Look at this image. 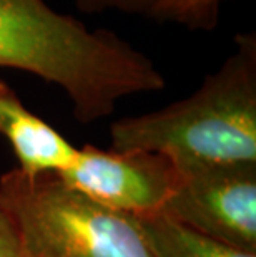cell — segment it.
<instances>
[{"label": "cell", "mask_w": 256, "mask_h": 257, "mask_svg": "<svg viewBox=\"0 0 256 257\" xmlns=\"http://www.w3.org/2000/svg\"><path fill=\"white\" fill-rule=\"evenodd\" d=\"M0 67L58 85L81 124L112 114L120 98L165 86L155 63L128 42L89 30L45 0H0Z\"/></svg>", "instance_id": "1"}, {"label": "cell", "mask_w": 256, "mask_h": 257, "mask_svg": "<svg viewBox=\"0 0 256 257\" xmlns=\"http://www.w3.org/2000/svg\"><path fill=\"white\" fill-rule=\"evenodd\" d=\"M235 42L236 52L192 96L113 123L110 150L165 153L178 166L256 163V35Z\"/></svg>", "instance_id": "2"}, {"label": "cell", "mask_w": 256, "mask_h": 257, "mask_svg": "<svg viewBox=\"0 0 256 257\" xmlns=\"http://www.w3.org/2000/svg\"><path fill=\"white\" fill-rule=\"evenodd\" d=\"M0 206L22 257H158L138 217L89 199L55 173H5Z\"/></svg>", "instance_id": "3"}, {"label": "cell", "mask_w": 256, "mask_h": 257, "mask_svg": "<svg viewBox=\"0 0 256 257\" xmlns=\"http://www.w3.org/2000/svg\"><path fill=\"white\" fill-rule=\"evenodd\" d=\"M160 216L215 242L256 254V163H193Z\"/></svg>", "instance_id": "4"}, {"label": "cell", "mask_w": 256, "mask_h": 257, "mask_svg": "<svg viewBox=\"0 0 256 257\" xmlns=\"http://www.w3.org/2000/svg\"><path fill=\"white\" fill-rule=\"evenodd\" d=\"M60 179L89 199L133 217L160 216L180 184V168L165 153L99 150L87 145Z\"/></svg>", "instance_id": "5"}, {"label": "cell", "mask_w": 256, "mask_h": 257, "mask_svg": "<svg viewBox=\"0 0 256 257\" xmlns=\"http://www.w3.org/2000/svg\"><path fill=\"white\" fill-rule=\"evenodd\" d=\"M0 135L7 138L17 156V169L27 176L62 173L78 151L47 121L27 110L4 80H0Z\"/></svg>", "instance_id": "6"}, {"label": "cell", "mask_w": 256, "mask_h": 257, "mask_svg": "<svg viewBox=\"0 0 256 257\" xmlns=\"http://www.w3.org/2000/svg\"><path fill=\"white\" fill-rule=\"evenodd\" d=\"M138 221L158 257H256L200 236L165 216L138 217Z\"/></svg>", "instance_id": "7"}, {"label": "cell", "mask_w": 256, "mask_h": 257, "mask_svg": "<svg viewBox=\"0 0 256 257\" xmlns=\"http://www.w3.org/2000/svg\"><path fill=\"white\" fill-rule=\"evenodd\" d=\"M221 0H161L151 19L170 20L193 30H213Z\"/></svg>", "instance_id": "8"}, {"label": "cell", "mask_w": 256, "mask_h": 257, "mask_svg": "<svg viewBox=\"0 0 256 257\" xmlns=\"http://www.w3.org/2000/svg\"><path fill=\"white\" fill-rule=\"evenodd\" d=\"M161 0H77V5L85 12H100V10L115 9L122 12L143 14L151 17Z\"/></svg>", "instance_id": "9"}, {"label": "cell", "mask_w": 256, "mask_h": 257, "mask_svg": "<svg viewBox=\"0 0 256 257\" xmlns=\"http://www.w3.org/2000/svg\"><path fill=\"white\" fill-rule=\"evenodd\" d=\"M0 257H22L12 224L0 206Z\"/></svg>", "instance_id": "10"}]
</instances>
